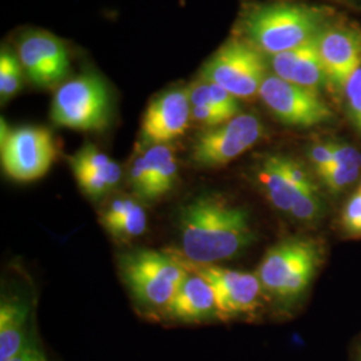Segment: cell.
<instances>
[{
	"label": "cell",
	"instance_id": "obj_7",
	"mask_svg": "<svg viewBox=\"0 0 361 361\" xmlns=\"http://www.w3.org/2000/svg\"><path fill=\"white\" fill-rule=\"evenodd\" d=\"M1 165L8 177L31 182L49 173L56 158L51 133L39 126L11 130L1 119Z\"/></svg>",
	"mask_w": 361,
	"mask_h": 361
},
{
	"label": "cell",
	"instance_id": "obj_11",
	"mask_svg": "<svg viewBox=\"0 0 361 361\" xmlns=\"http://www.w3.org/2000/svg\"><path fill=\"white\" fill-rule=\"evenodd\" d=\"M16 55L25 75L40 89L59 87L68 77L70 52L63 40L49 31L26 32L18 42Z\"/></svg>",
	"mask_w": 361,
	"mask_h": 361
},
{
	"label": "cell",
	"instance_id": "obj_19",
	"mask_svg": "<svg viewBox=\"0 0 361 361\" xmlns=\"http://www.w3.org/2000/svg\"><path fill=\"white\" fill-rule=\"evenodd\" d=\"M360 152L352 145L334 142V162L320 177L329 193L344 192L360 174Z\"/></svg>",
	"mask_w": 361,
	"mask_h": 361
},
{
	"label": "cell",
	"instance_id": "obj_1",
	"mask_svg": "<svg viewBox=\"0 0 361 361\" xmlns=\"http://www.w3.org/2000/svg\"><path fill=\"white\" fill-rule=\"evenodd\" d=\"M182 257L194 264H217L241 255L255 240L249 214L219 194H202L180 214Z\"/></svg>",
	"mask_w": 361,
	"mask_h": 361
},
{
	"label": "cell",
	"instance_id": "obj_24",
	"mask_svg": "<svg viewBox=\"0 0 361 361\" xmlns=\"http://www.w3.org/2000/svg\"><path fill=\"white\" fill-rule=\"evenodd\" d=\"M323 213V201L319 192L302 190L297 197L290 216L301 222L316 221Z\"/></svg>",
	"mask_w": 361,
	"mask_h": 361
},
{
	"label": "cell",
	"instance_id": "obj_8",
	"mask_svg": "<svg viewBox=\"0 0 361 361\" xmlns=\"http://www.w3.org/2000/svg\"><path fill=\"white\" fill-rule=\"evenodd\" d=\"M259 118L240 113L228 122L201 131L192 146V161L200 168H221L246 153L262 138Z\"/></svg>",
	"mask_w": 361,
	"mask_h": 361
},
{
	"label": "cell",
	"instance_id": "obj_31",
	"mask_svg": "<svg viewBox=\"0 0 361 361\" xmlns=\"http://www.w3.org/2000/svg\"><path fill=\"white\" fill-rule=\"evenodd\" d=\"M10 361H47V357L39 344L37 335L31 334L26 345Z\"/></svg>",
	"mask_w": 361,
	"mask_h": 361
},
{
	"label": "cell",
	"instance_id": "obj_4",
	"mask_svg": "<svg viewBox=\"0 0 361 361\" xmlns=\"http://www.w3.org/2000/svg\"><path fill=\"white\" fill-rule=\"evenodd\" d=\"M111 94L94 73L80 74L56 87L51 104L52 122L77 131H104L111 119Z\"/></svg>",
	"mask_w": 361,
	"mask_h": 361
},
{
	"label": "cell",
	"instance_id": "obj_23",
	"mask_svg": "<svg viewBox=\"0 0 361 361\" xmlns=\"http://www.w3.org/2000/svg\"><path fill=\"white\" fill-rule=\"evenodd\" d=\"M147 228L146 212L138 202H135L129 212L114 224L106 226L104 229L121 240H129L141 235Z\"/></svg>",
	"mask_w": 361,
	"mask_h": 361
},
{
	"label": "cell",
	"instance_id": "obj_15",
	"mask_svg": "<svg viewBox=\"0 0 361 361\" xmlns=\"http://www.w3.org/2000/svg\"><path fill=\"white\" fill-rule=\"evenodd\" d=\"M271 67L276 77L297 86L317 91L328 86L317 46L314 40L271 56Z\"/></svg>",
	"mask_w": 361,
	"mask_h": 361
},
{
	"label": "cell",
	"instance_id": "obj_25",
	"mask_svg": "<svg viewBox=\"0 0 361 361\" xmlns=\"http://www.w3.org/2000/svg\"><path fill=\"white\" fill-rule=\"evenodd\" d=\"M129 183L137 195L145 200H152V180L143 152L135 155L130 162Z\"/></svg>",
	"mask_w": 361,
	"mask_h": 361
},
{
	"label": "cell",
	"instance_id": "obj_27",
	"mask_svg": "<svg viewBox=\"0 0 361 361\" xmlns=\"http://www.w3.org/2000/svg\"><path fill=\"white\" fill-rule=\"evenodd\" d=\"M341 226L350 237H361V189L347 201L341 214Z\"/></svg>",
	"mask_w": 361,
	"mask_h": 361
},
{
	"label": "cell",
	"instance_id": "obj_13",
	"mask_svg": "<svg viewBox=\"0 0 361 361\" xmlns=\"http://www.w3.org/2000/svg\"><path fill=\"white\" fill-rule=\"evenodd\" d=\"M192 121L189 87H173L164 91L147 106L141 134L143 142L169 145L185 134Z\"/></svg>",
	"mask_w": 361,
	"mask_h": 361
},
{
	"label": "cell",
	"instance_id": "obj_2",
	"mask_svg": "<svg viewBox=\"0 0 361 361\" xmlns=\"http://www.w3.org/2000/svg\"><path fill=\"white\" fill-rule=\"evenodd\" d=\"M328 25L323 10L305 4L276 3L246 15L244 32L258 51L276 55L314 40Z\"/></svg>",
	"mask_w": 361,
	"mask_h": 361
},
{
	"label": "cell",
	"instance_id": "obj_6",
	"mask_svg": "<svg viewBox=\"0 0 361 361\" xmlns=\"http://www.w3.org/2000/svg\"><path fill=\"white\" fill-rule=\"evenodd\" d=\"M267 77L261 51L247 40L232 39L207 61L200 78L219 85L237 99H249L258 95Z\"/></svg>",
	"mask_w": 361,
	"mask_h": 361
},
{
	"label": "cell",
	"instance_id": "obj_9",
	"mask_svg": "<svg viewBox=\"0 0 361 361\" xmlns=\"http://www.w3.org/2000/svg\"><path fill=\"white\" fill-rule=\"evenodd\" d=\"M261 101L280 122L295 128H312L332 121L334 113L317 91L268 75L258 92Z\"/></svg>",
	"mask_w": 361,
	"mask_h": 361
},
{
	"label": "cell",
	"instance_id": "obj_18",
	"mask_svg": "<svg viewBox=\"0 0 361 361\" xmlns=\"http://www.w3.org/2000/svg\"><path fill=\"white\" fill-rule=\"evenodd\" d=\"M258 185L273 207L290 214L292 207L302 189L289 180L280 162V155L267 157L257 169Z\"/></svg>",
	"mask_w": 361,
	"mask_h": 361
},
{
	"label": "cell",
	"instance_id": "obj_28",
	"mask_svg": "<svg viewBox=\"0 0 361 361\" xmlns=\"http://www.w3.org/2000/svg\"><path fill=\"white\" fill-rule=\"evenodd\" d=\"M280 162L284 169L285 174L296 185L297 188L307 192H319L317 185L314 183V180H312L310 173L301 164L284 155H280Z\"/></svg>",
	"mask_w": 361,
	"mask_h": 361
},
{
	"label": "cell",
	"instance_id": "obj_29",
	"mask_svg": "<svg viewBox=\"0 0 361 361\" xmlns=\"http://www.w3.org/2000/svg\"><path fill=\"white\" fill-rule=\"evenodd\" d=\"M310 161L317 176H322L334 162V142H317L310 149Z\"/></svg>",
	"mask_w": 361,
	"mask_h": 361
},
{
	"label": "cell",
	"instance_id": "obj_26",
	"mask_svg": "<svg viewBox=\"0 0 361 361\" xmlns=\"http://www.w3.org/2000/svg\"><path fill=\"white\" fill-rule=\"evenodd\" d=\"M341 92L349 118L361 133V67L349 78Z\"/></svg>",
	"mask_w": 361,
	"mask_h": 361
},
{
	"label": "cell",
	"instance_id": "obj_22",
	"mask_svg": "<svg viewBox=\"0 0 361 361\" xmlns=\"http://www.w3.org/2000/svg\"><path fill=\"white\" fill-rule=\"evenodd\" d=\"M23 67L16 54L8 47L1 49L0 54V98L7 102L13 98L23 86Z\"/></svg>",
	"mask_w": 361,
	"mask_h": 361
},
{
	"label": "cell",
	"instance_id": "obj_10",
	"mask_svg": "<svg viewBox=\"0 0 361 361\" xmlns=\"http://www.w3.org/2000/svg\"><path fill=\"white\" fill-rule=\"evenodd\" d=\"M188 271L204 277L213 288L219 308V319L229 320L252 314L259 308L262 286L257 274L232 271L216 264H194L178 256Z\"/></svg>",
	"mask_w": 361,
	"mask_h": 361
},
{
	"label": "cell",
	"instance_id": "obj_12",
	"mask_svg": "<svg viewBox=\"0 0 361 361\" xmlns=\"http://www.w3.org/2000/svg\"><path fill=\"white\" fill-rule=\"evenodd\" d=\"M328 79V86L343 91L361 67V28L352 25H326L314 39Z\"/></svg>",
	"mask_w": 361,
	"mask_h": 361
},
{
	"label": "cell",
	"instance_id": "obj_3",
	"mask_svg": "<svg viewBox=\"0 0 361 361\" xmlns=\"http://www.w3.org/2000/svg\"><path fill=\"white\" fill-rule=\"evenodd\" d=\"M322 261V249L310 238L292 237L271 246L261 259L257 277L271 298L289 304L308 289Z\"/></svg>",
	"mask_w": 361,
	"mask_h": 361
},
{
	"label": "cell",
	"instance_id": "obj_21",
	"mask_svg": "<svg viewBox=\"0 0 361 361\" xmlns=\"http://www.w3.org/2000/svg\"><path fill=\"white\" fill-rule=\"evenodd\" d=\"M192 106H207L234 118L240 114V104L229 91L205 79H198L189 87Z\"/></svg>",
	"mask_w": 361,
	"mask_h": 361
},
{
	"label": "cell",
	"instance_id": "obj_14",
	"mask_svg": "<svg viewBox=\"0 0 361 361\" xmlns=\"http://www.w3.org/2000/svg\"><path fill=\"white\" fill-rule=\"evenodd\" d=\"M68 164L79 188L97 200L116 189L122 177V169L94 145H86L68 157Z\"/></svg>",
	"mask_w": 361,
	"mask_h": 361
},
{
	"label": "cell",
	"instance_id": "obj_16",
	"mask_svg": "<svg viewBox=\"0 0 361 361\" xmlns=\"http://www.w3.org/2000/svg\"><path fill=\"white\" fill-rule=\"evenodd\" d=\"M165 312L180 323H204L219 319L213 288L204 277L190 271Z\"/></svg>",
	"mask_w": 361,
	"mask_h": 361
},
{
	"label": "cell",
	"instance_id": "obj_30",
	"mask_svg": "<svg viewBox=\"0 0 361 361\" xmlns=\"http://www.w3.org/2000/svg\"><path fill=\"white\" fill-rule=\"evenodd\" d=\"M229 119L232 118L216 109L207 107V106H192V121L205 126L207 129L219 126L228 122Z\"/></svg>",
	"mask_w": 361,
	"mask_h": 361
},
{
	"label": "cell",
	"instance_id": "obj_20",
	"mask_svg": "<svg viewBox=\"0 0 361 361\" xmlns=\"http://www.w3.org/2000/svg\"><path fill=\"white\" fill-rule=\"evenodd\" d=\"M152 180V200L168 194L178 176V162L169 145H152L143 150Z\"/></svg>",
	"mask_w": 361,
	"mask_h": 361
},
{
	"label": "cell",
	"instance_id": "obj_17",
	"mask_svg": "<svg viewBox=\"0 0 361 361\" xmlns=\"http://www.w3.org/2000/svg\"><path fill=\"white\" fill-rule=\"evenodd\" d=\"M28 304L20 300H3L0 305V361H10L23 347L28 334Z\"/></svg>",
	"mask_w": 361,
	"mask_h": 361
},
{
	"label": "cell",
	"instance_id": "obj_5",
	"mask_svg": "<svg viewBox=\"0 0 361 361\" xmlns=\"http://www.w3.org/2000/svg\"><path fill=\"white\" fill-rule=\"evenodd\" d=\"M122 271L137 301L149 308L166 310L189 271L177 255L140 250L125 256Z\"/></svg>",
	"mask_w": 361,
	"mask_h": 361
},
{
	"label": "cell",
	"instance_id": "obj_32",
	"mask_svg": "<svg viewBox=\"0 0 361 361\" xmlns=\"http://www.w3.org/2000/svg\"><path fill=\"white\" fill-rule=\"evenodd\" d=\"M361 361V360H360Z\"/></svg>",
	"mask_w": 361,
	"mask_h": 361
}]
</instances>
